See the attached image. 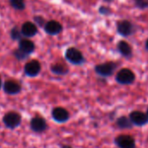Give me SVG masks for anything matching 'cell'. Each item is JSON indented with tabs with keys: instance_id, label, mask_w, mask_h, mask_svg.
I'll return each instance as SVG.
<instances>
[{
	"instance_id": "18",
	"label": "cell",
	"mask_w": 148,
	"mask_h": 148,
	"mask_svg": "<svg viewBox=\"0 0 148 148\" xmlns=\"http://www.w3.org/2000/svg\"><path fill=\"white\" fill-rule=\"evenodd\" d=\"M10 2L12 6L17 10H23L25 8L24 0H10Z\"/></svg>"
},
{
	"instance_id": "4",
	"label": "cell",
	"mask_w": 148,
	"mask_h": 148,
	"mask_svg": "<svg viewBox=\"0 0 148 148\" xmlns=\"http://www.w3.org/2000/svg\"><path fill=\"white\" fill-rule=\"evenodd\" d=\"M65 57L68 61L74 64H80L84 62L82 53L76 48H69L65 52Z\"/></svg>"
},
{
	"instance_id": "8",
	"label": "cell",
	"mask_w": 148,
	"mask_h": 148,
	"mask_svg": "<svg viewBox=\"0 0 148 148\" xmlns=\"http://www.w3.org/2000/svg\"><path fill=\"white\" fill-rule=\"evenodd\" d=\"M115 68H116V64L114 63H105V64L97 65L95 70L99 75L106 77V76L111 75L113 72V71L115 70Z\"/></svg>"
},
{
	"instance_id": "23",
	"label": "cell",
	"mask_w": 148,
	"mask_h": 148,
	"mask_svg": "<svg viewBox=\"0 0 148 148\" xmlns=\"http://www.w3.org/2000/svg\"><path fill=\"white\" fill-rule=\"evenodd\" d=\"M62 148H72V147H71L70 145H63Z\"/></svg>"
},
{
	"instance_id": "20",
	"label": "cell",
	"mask_w": 148,
	"mask_h": 148,
	"mask_svg": "<svg viewBox=\"0 0 148 148\" xmlns=\"http://www.w3.org/2000/svg\"><path fill=\"white\" fill-rule=\"evenodd\" d=\"M15 55H16V57H17L18 58L22 59V58H26V56H27L28 54H26V53L23 52L22 51H20V50L18 49V50L15 52Z\"/></svg>"
},
{
	"instance_id": "3",
	"label": "cell",
	"mask_w": 148,
	"mask_h": 148,
	"mask_svg": "<svg viewBox=\"0 0 148 148\" xmlns=\"http://www.w3.org/2000/svg\"><path fill=\"white\" fill-rule=\"evenodd\" d=\"M116 79L119 84L130 85L134 81L135 76H134V73L131 70L122 69L118 72L117 76H116Z\"/></svg>"
},
{
	"instance_id": "13",
	"label": "cell",
	"mask_w": 148,
	"mask_h": 148,
	"mask_svg": "<svg viewBox=\"0 0 148 148\" xmlns=\"http://www.w3.org/2000/svg\"><path fill=\"white\" fill-rule=\"evenodd\" d=\"M4 90L8 94H17L20 92L21 86L15 81H6L4 85Z\"/></svg>"
},
{
	"instance_id": "12",
	"label": "cell",
	"mask_w": 148,
	"mask_h": 148,
	"mask_svg": "<svg viewBox=\"0 0 148 148\" xmlns=\"http://www.w3.org/2000/svg\"><path fill=\"white\" fill-rule=\"evenodd\" d=\"M38 30L36 25L32 22H25L21 28V33L25 37H33Z\"/></svg>"
},
{
	"instance_id": "14",
	"label": "cell",
	"mask_w": 148,
	"mask_h": 148,
	"mask_svg": "<svg viewBox=\"0 0 148 148\" xmlns=\"http://www.w3.org/2000/svg\"><path fill=\"white\" fill-rule=\"evenodd\" d=\"M34 44L28 39H23L19 43V50L26 54H30L34 51Z\"/></svg>"
},
{
	"instance_id": "17",
	"label": "cell",
	"mask_w": 148,
	"mask_h": 148,
	"mask_svg": "<svg viewBox=\"0 0 148 148\" xmlns=\"http://www.w3.org/2000/svg\"><path fill=\"white\" fill-rule=\"evenodd\" d=\"M51 71L56 73V74H59V75H62V74H64L66 71H67V69L62 65V64H56L54 65L51 66Z\"/></svg>"
},
{
	"instance_id": "15",
	"label": "cell",
	"mask_w": 148,
	"mask_h": 148,
	"mask_svg": "<svg viewBox=\"0 0 148 148\" xmlns=\"http://www.w3.org/2000/svg\"><path fill=\"white\" fill-rule=\"evenodd\" d=\"M116 125L120 129H132L133 126L130 119L125 116L119 117L116 121Z\"/></svg>"
},
{
	"instance_id": "5",
	"label": "cell",
	"mask_w": 148,
	"mask_h": 148,
	"mask_svg": "<svg viewBox=\"0 0 148 148\" xmlns=\"http://www.w3.org/2000/svg\"><path fill=\"white\" fill-rule=\"evenodd\" d=\"M129 119L132 121V125L137 126H143L148 123V119L146 113H144L139 111H134L130 113Z\"/></svg>"
},
{
	"instance_id": "16",
	"label": "cell",
	"mask_w": 148,
	"mask_h": 148,
	"mask_svg": "<svg viewBox=\"0 0 148 148\" xmlns=\"http://www.w3.org/2000/svg\"><path fill=\"white\" fill-rule=\"evenodd\" d=\"M119 51L125 57H130L132 55V48L125 41H120L118 45Z\"/></svg>"
},
{
	"instance_id": "7",
	"label": "cell",
	"mask_w": 148,
	"mask_h": 148,
	"mask_svg": "<svg viewBox=\"0 0 148 148\" xmlns=\"http://www.w3.org/2000/svg\"><path fill=\"white\" fill-rule=\"evenodd\" d=\"M51 115H52L53 119L55 121L58 122V123H64L70 118L69 112L63 107H56V108H54L52 110Z\"/></svg>"
},
{
	"instance_id": "22",
	"label": "cell",
	"mask_w": 148,
	"mask_h": 148,
	"mask_svg": "<svg viewBox=\"0 0 148 148\" xmlns=\"http://www.w3.org/2000/svg\"><path fill=\"white\" fill-rule=\"evenodd\" d=\"M99 12L101 13H103V14H106V15L108 14V13H110V10L107 7H101L100 10H99Z\"/></svg>"
},
{
	"instance_id": "25",
	"label": "cell",
	"mask_w": 148,
	"mask_h": 148,
	"mask_svg": "<svg viewBox=\"0 0 148 148\" xmlns=\"http://www.w3.org/2000/svg\"><path fill=\"white\" fill-rule=\"evenodd\" d=\"M146 48L148 49V40H147V42H146Z\"/></svg>"
},
{
	"instance_id": "19",
	"label": "cell",
	"mask_w": 148,
	"mask_h": 148,
	"mask_svg": "<svg viewBox=\"0 0 148 148\" xmlns=\"http://www.w3.org/2000/svg\"><path fill=\"white\" fill-rule=\"evenodd\" d=\"M21 34H22V33L19 32L16 28H14V29L12 30V37L13 39H19Z\"/></svg>"
},
{
	"instance_id": "2",
	"label": "cell",
	"mask_w": 148,
	"mask_h": 148,
	"mask_svg": "<svg viewBox=\"0 0 148 148\" xmlns=\"http://www.w3.org/2000/svg\"><path fill=\"white\" fill-rule=\"evenodd\" d=\"M115 145L119 148H135V139L130 135H119L114 139Z\"/></svg>"
},
{
	"instance_id": "27",
	"label": "cell",
	"mask_w": 148,
	"mask_h": 148,
	"mask_svg": "<svg viewBox=\"0 0 148 148\" xmlns=\"http://www.w3.org/2000/svg\"><path fill=\"white\" fill-rule=\"evenodd\" d=\"M146 115H147V119H148V110H147V112H146Z\"/></svg>"
},
{
	"instance_id": "26",
	"label": "cell",
	"mask_w": 148,
	"mask_h": 148,
	"mask_svg": "<svg viewBox=\"0 0 148 148\" xmlns=\"http://www.w3.org/2000/svg\"><path fill=\"white\" fill-rule=\"evenodd\" d=\"M106 2H112V0H106Z\"/></svg>"
},
{
	"instance_id": "10",
	"label": "cell",
	"mask_w": 148,
	"mask_h": 148,
	"mask_svg": "<svg viewBox=\"0 0 148 148\" xmlns=\"http://www.w3.org/2000/svg\"><path fill=\"white\" fill-rule=\"evenodd\" d=\"M133 27L129 21H121L118 24V32L120 35L127 37L132 33Z\"/></svg>"
},
{
	"instance_id": "6",
	"label": "cell",
	"mask_w": 148,
	"mask_h": 148,
	"mask_svg": "<svg viewBox=\"0 0 148 148\" xmlns=\"http://www.w3.org/2000/svg\"><path fill=\"white\" fill-rule=\"evenodd\" d=\"M31 129L35 132H43L47 128V124L45 119L41 117H34L30 123Z\"/></svg>"
},
{
	"instance_id": "9",
	"label": "cell",
	"mask_w": 148,
	"mask_h": 148,
	"mask_svg": "<svg viewBox=\"0 0 148 148\" xmlns=\"http://www.w3.org/2000/svg\"><path fill=\"white\" fill-rule=\"evenodd\" d=\"M25 71L26 75L30 77H35L40 71V64L36 60H32L28 62L25 66Z\"/></svg>"
},
{
	"instance_id": "24",
	"label": "cell",
	"mask_w": 148,
	"mask_h": 148,
	"mask_svg": "<svg viewBox=\"0 0 148 148\" xmlns=\"http://www.w3.org/2000/svg\"><path fill=\"white\" fill-rule=\"evenodd\" d=\"M1 85H2V81H1V78H0V88H1Z\"/></svg>"
},
{
	"instance_id": "1",
	"label": "cell",
	"mask_w": 148,
	"mask_h": 148,
	"mask_svg": "<svg viewBox=\"0 0 148 148\" xmlns=\"http://www.w3.org/2000/svg\"><path fill=\"white\" fill-rule=\"evenodd\" d=\"M3 122L5 125V126L7 128L10 129H15L17 128L20 123H21V116L20 114H18V112H10L8 113H6L4 116L3 119Z\"/></svg>"
},
{
	"instance_id": "21",
	"label": "cell",
	"mask_w": 148,
	"mask_h": 148,
	"mask_svg": "<svg viewBox=\"0 0 148 148\" xmlns=\"http://www.w3.org/2000/svg\"><path fill=\"white\" fill-rule=\"evenodd\" d=\"M136 5L139 8H145L148 5V4L145 1H144V0H136Z\"/></svg>"
},
{
	"instance_id": "11",
	"label": "cell",
	"mask_w": 148,
	"mask_h": 148,
	"mask_svg": "<svg viewBox=\"0 0 148 148\" xmlns=\"http://www.w3.org/2000/svg\"><path fill=\"white\" fill-rule=\"evenodd\" d=\"M45 30L48 34L56 35V34H58L62 31V25L58 21L51 20L46 23L45 26Z\"/></svg>"
}]
</instances>
